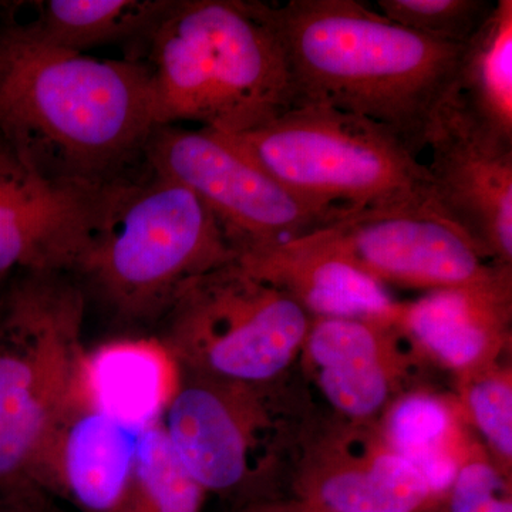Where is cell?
<instances>
[{
	"mask_svg": "<svg viewBox=\"0 0 512 512\" xmlns=\"http://www.w3.org/2000/svg\"><path fill=\"white\" fill-rule=\"evenodd\" d=\"M377 424L387 443L410 463L433 451L467 446L454 407L429 392L397 397Z\"/></svg>",
	"mask_w": 512,
	"mask_h": 512,
	"instance_id": "obj_22",
	"label": "cell"
},
{
	"mask_svg": "<svg viewBox=\"0 0 512 512\" xmlns=\"http://www.w3.org/2000/svg\"><path fill=\"white\" fill-rule=\"evenodd\" d=\"M171 2L161 0H50L40 3L29 29L49 45L83 53L90 47L144 39Z\"/></svg>",
	"mask_w": 512,
	"mask_h": 512,
	"instance_id": "obj_20",
	"label": "cell"
},
{
	"mask_svg": "<svg viewBox=\"0 0 512 512\" xmlns=\"http://www.w3.org/2000/svg\"><path fill=\"white\" fill-rule=\"evenodd\" d=\"M461 380V403L504 473L512 466V379L510 367L495 365Z\"/></svg>",
	"mask_w": 512,
	"mask_h": 512,
	"instance_id": "obj_23",
	"label": "cell"
},
{
	"mask_svg": "<svg viewBox=\"0 0 512 512\" xmlns=\"http://www.w3.org/2000/svg\"><path fill=\"white\" fill-rule=\"evenodd\" d=\"M180 375L160 338H123L84 350L74 382L104 412L143 431L160 421Z\"/></svg>",
	"mask_w": 512,
	"mask_h": 512,
	"instance_id": "obj_18",
	"label": "cell"
},
{
	"mask_svg": "<svg viewBox=\"0 0 512 512\" xmlns=\"http://www.w3.org/2000/svg\"><path fill=\"white\" fill-rule=\"evenodd\" d=\"M205 497L175 456L160 421L141 431L133 480L120 512H201Z\"/></svg>",
	"mask_w": 512,
	"mask_h": 512,
	"instance_id": "obj_21",
	"label": "cell"
},
{
	"mask_svg": "<svg viewBox=\"0 0 512 512\" xmlns=\"http://www.w3.org/2000/svg\"><path fill=\"white\" fill-rule=\"evenodd\" d=\"M0 6H2V2H0Z\"/></svg>",
	"mask_w": 512,
	"mask_h": 512,
	"instance_id": "obj_29",
	"label": "cell"
},
{
	"mask_svg": "<svg viewBox=\"0 0 512 512\" xmlns=\"http://www.w3.org/2000/svg\"><path fill=\"white\" fill-rule=\"evenodd\" d=\"M512 282L440 289L404 303L396 326L421 356L460 379L498 363L510 342Z\"/></svg>",
	"mask_w": 512,
	"mask_h": 512,
	"instance_id": "obj_16",
	"label": "cell"
},
{
	"mask_svg": "<svg viewBox=\"0 0 512 512\" xmlns=\"http://www.w3.org/2000/svg\"><path fill=\"white\" fill-rule=\"evenodd\" d=\"M119 181L53 177L0 138V284L20 272L73 274Z\"/></svg>",
	"mask_w": 512,
	"mask_h": 512,
	"instance_id": "obj_12",
	"label": "cell"
},
{
	"mask_svg": "<svg viewBox=\"0 0 512 512\" xmlns=\"http://www.w3.org/2000/svg\"><path fill=\"white\" fill-rule=\"evenodd\" d=\"M256 279L291 295L312 318L375 320L396 325L403 302L372 276L302 239L238 256Z\"/></svg>",
	"mask_w": 512,
	"mask_h": 512,
	"instance_id": "obj_17",
	"label": "cell"
},
{
	"mask_svg": "<svg viewBox=\"0 0 512 512\" xmlns=\"http://www.w3.org/2000/svg\"><path fill=\"white\" fill-rule=\"evenodd\" d=\"M464 458L446 495L448 512H512L511 474L483 453Z\"/></svg>",
	"mask_w": 512,
	"mask_h": 512,
	"instance_id": "obj_25",
	"label": "cell"
},
{
	"mask_svg": "<svg viewBox=\"0 0 512 512\" xmlns=\"http://www.w3.org/2000/svg\"><path fill=\"white\" fill-rule=\"evenodd\" d=\"M165 320L160 339L180 372L278 386L301 357L312 316L234 261L188 285Z\"/></svg>",
	"mask_w": 512,
	"mask_h": 512,
	"instance_id": "obj_7",
	"label": "cell"
},
{
	"mask_svg": "<svg viewBox=\"0 0 512 512\" xmlns=\"http://www.w3.org/2000/svg\"><path fill=\"white\" fill-rule=\"evenodd\" d=\"M232 512H288L285 500L276 498H268V500L254 501L242 505H235Z\"/></svg>",
	"mask_w": 512,
	"mask_h": 512,
	"instance_id": "obj_27",
	"label": "cell"
},
{
	"mask_svg": "<svg viewBox=\"0 0 512 512\" xmlns=\"http://www.w3.org/2000/svg\"><path fill=\"white\" fill-rule=\"evenodd\" d=\"M70 275L20 272L0 295V504L42 495L33 471L86 350Z\"/></svg>",
	"mask_w": 512,
	"mask_h": 512,
	"instance_id": "obj_6",
	"label": "cell"
},
{
	"mask_svg": "<svg viewBox=\"0 0 512 512\" xmlns=\"http://www.w3.org/2000/svg\"><path fill=\"white\" fill-rule=\"evenodd\" d=\"M144 154L154 174L184 185L204 202L238 256L349 220L299 197L218 131L157 127Z\"/></svg>",
	"mask_w": 512,
	"mask_h": 512,
	"instance_id": "obj_9",
	"label": "cell"
},
{
	"mask_svg": "<svg viewBox=\"0 0 512 512\" xmlns=\"http://www.w3.org/2000/svg\"><path fill=\"white\" fill-rule=\"evenodd\" d=\"M229 137L276 180L319 207L349 218L392 211L446 218L427 165L392 130L366 117L302 104Z\"/></svg>",
	"mask_w": 512,
	"mask_h": 512,
	"instance_id": "obj_5",
	"label": "cell"
},
{
	"mask_svg": "<svg viewBox=\"0 0 512 512\" xmlns=\"http://www.w3.org/2000/svg\"><path fill=\"white\" fill-rule=\"evenodd\" d=\"M254 2L284 53L293 106L326 104L376 121L419 157L466 45L403 28L360 0Z\"/></svg>",
	"mask_w": 512,
	"mask_h": 512,
	"instance_id": "obj_2",
	"label": "cell"
},
{
	"mask_svg": "<svg viewBox=\"0 0 512 512\" xmlns=\"http://www.w3.org/2000/svg\"><path fill=\"white\" fill-rule=\"evenodd\" d=\"M158 127L151 73L0 26V138L53 177L106 184Z\"/></svg>",
	"mask_w": 512,
	"mask_h": 512,
	"instance_id": "obj_1",
	"label": "cell"
},
{
	"mask_svg": "<svg viewBox=\"0 0 512 512\" xmlns=\"http://www.w3.org/2000/svg\"><path fill=\"white\" fill-rule=\"evenodd\" d=\"M301 239L386 288L427 293L512 282L510 266L488 262L460 228L429 212L356 215Z\"/></svg>",
	"mask_w": 512,
	"mask_h": 512,
	"instance_id": "obj_10",
	"label": "cell"
},
{
	"mask_svg": "<svg viewBox=\"0 0 512 512\" xmlns=\"http://www.w3.org/2000/svg\"><path fill=\"white\" fill-rule=\"evenodd\" d=\"M285 501H286V507H288V512H320V511L312 510V508L305 507V505L295 503V501H292V500H285Z\"/></svg>",
	"mask_w": 512,
	"mask_h": 512,
	"instance_id": "obj_28",
	"label": "cell"
},
{
	"mask_svg": "<svg viewBox=\"0 0 512 512\" xmlns=\"http://www.w3.org/2000/svg\"><path fill=\"white\" fill-rule=\"evenodd\" d=\"M427 170L443 214L491 264L512 265V146L491 137L451 92L427 130Z\"/></svg>",
	"mask_w": 512,
	"mask_h": 512,
	"instance_id": "obj_13",
	"label": "cell"
},
{
	"mask_svg": "<svg viewBox=\"0 0 512 512\" xmlns=\"http://www.w3.org/2000/svg\"><path fill=\"white\" fill-rule=\"evenodd\" d=\"M140 434L100 409L73 376L37 458L33 487L79 512H120L133 480Z\"/></svg>",
	"mask_w": 512,
	"mask_h": 512,
	"instance_id": "obj_15",
	"label": "cell"
},
{
	"mask_svg": "<svg viewBox=\"0 0 512 512\" xmlns=\"http://www.w3.org/2000/svg\"><path fill=\"white\" fill-rule=\"evenodd\" d=\"M390 22L421 35L466 45L493 12L491 0H377Z\"/></svg>",
	"mask_w": 512,
	"mask_h": 512,
	"instance_id": "obj_24",
	"label": "cell"
},
{
	"mask_svg": "<svg viewBox=\"0 0 512 512\" xmlns=\"http://www.w3.org/2000/svg\"><path fill=\"white\" fill-rule=\"evenodd\" d=\"M0 512H60L55 501L49 497L35 498L25 503L3 505L0 504Z\"/></svg>",
	"mask_w": 512,
	"mask_h": 512,
	"instance_id": "obj_26",
	"label": "cell"
},
{
	"mask_svg": "<svg viewBox=\"0 0 512 512\" xmlns=\"http://www.w3.org/2000/svg\"><path fill=\"white\" fill-rule=\"evenodd\" d=\"M143 40L158 127L238 136L295 104L284 53L254 0L171 2Z\"/></svg>",
	"mask_w": 512,
	"mask_h": 512,
	"instance_id": "obj_3",
	"label": "cell"
},
{
	"mask_svg": "<svg viewBox=\"0 0 512 512\" xmlns=\"http://www.w3.org/2000/svg\"><path fill=\"white\" fill-rule=\"evenodd\" d=\"M454 94L491 137L512 146V0L495 2L464 46Z\"/></svg>",
	"mask_w": 512,
	"mask_h": 512,
	"instance_id": "obj_19",
	"label": "cell"
},
{
	"mask_svg": "<svg viewBox=\"0 0 512 512\" xmlns=\"http://www.w3.org/2000/svg\"><path fill=\"white\" fill-rule=\"evenodd\" d=\"M291 490L320 512H426L439 504L377 423L336 419L298 431Z\"/></svg>",
	"mask_w": 512,
	"mask_h": 512,
	"instance_id": "obj_11",
	"label": "cell"
},
{
	"mask_svg": "<svg viewBox=\"0 0 512 512\" xmlns=\"http://www.w3.org/2000/svg\"><path fill=\"white\" fill-rule=\"evenodd\" d=\"M160 426L202 490L235 505L276 498V478L289 441L296 439H289L288 417L276 386L184 372Z\"/></svg>",
	"mask_w": 512,
	"mask_h": 512,
	"instance_id": "obj_8",
	"label": "cell"
},
{
	"mask_svg": "<svg viewBox=\"0 0 512 512\" xmlns=\"http://www.w3.org/2000/svg\"><path fill=\"white\" fill-rule=\"evenodd\" d=\"M237 258L204 202L153 173L146 183L119 181L73 274L119 318L148 322L167 315L192 282Z\"/></svg>",
	"mask_w": 512,
	"mask_h": 512,
	"instance_id": "obj_4",
	"label": "cell"
},
{
	"mask_svg": "<svg viewBox=\"0 0 512 512\" xmlns=\"http://www.w3.org/2000/svg\"><path fill=\"white\" fill-rule=\"evenodd\" d=\"M301 357L336 417L377 423L423 356L393 323L312 318Z\"/></svg>",
	"mask_w": 512,
	"mask_h": 512,
	"instance_id": "obj_14",
	"label": "cell"
}]
</instances>
